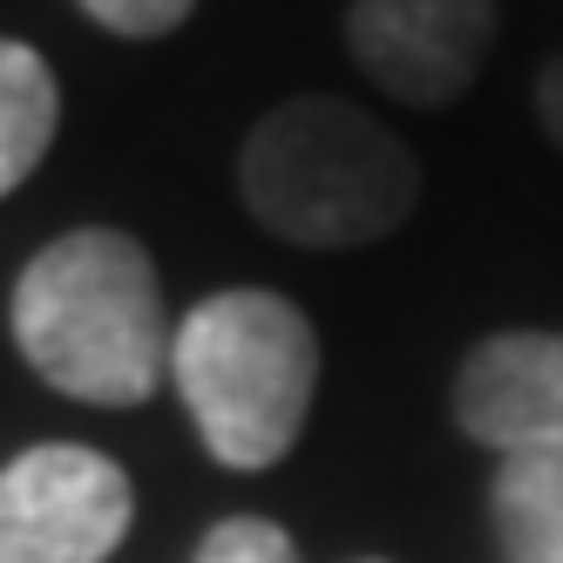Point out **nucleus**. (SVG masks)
Listing matches in <instances>:
<instances>
[{"label": "nucleus", "mask_w": 563, "mask_h": 563, "mask_svg": "<svg viewBox=\"0 0 563 563\" xmlns=\"http://www.w3.org/2000/svg\"><path fill=\"white\" fill-rule=\"evenodd\" d=\"M14 346L55 394L143 408L170 374V319L156 265L130 231L82 224L42 245L8 299Z\"/></svg>", "instance_id": "f257e3e1"}, {"label": "nucleus", "mask_w": 563, "mask_h": 563, "mask_svg": "<svg viewBox=\"0 0 563 563\" xmlns=\"http://www.w3.org/2000/svg\"><path fill=\"white\" fill-rule=\"evenodd\" d=\"M245 211L306 252H360L421 205V164L380 115L346 96H292L265 109L238 150Z\"/></svg>", "instance_id": "f03ea898"}, {"label": "nucleus", "mask_w": 563, "mask_h": 563, "mask_svg": "<svg viewBox=\"0 0 563 563\" xmlns=\"http://www.w3.org/2000/svg\"><path fill=\"white\" fill-rule=\"evenodd\" d=\"M170 380L224 468H272L306 434L319 333L286 292L231 286L170 327Z\"/></svg>", "instance_id": "7ed1b4c3"}, {"label": "nucleus", "mask_w": 563, "mask_h": 563, "mask_svg": "<svg viewBox=\"0 0 563 563\" xmlns=\"http://www.w3.org/2000/svg\"><path fill=\"white\" fill-rule=\"evenodd\" d=\"M136 489L89 441H42L0 468V563H109Z\"/></svg>", "instance_id": "20e7f679"}, {"label": "nucleus", "mask_w": 563, "mask_h": 563, "mask_svg": "<svg viewBox=\"0 0 563 563\" xmlns=\"http://www.w3.org/2000/svg\"><path fill=\"white\" fill-rule=\"evenodd\" d=\"M496 48V0H353L346 55L400 109H449Z\"/></svg>", "instance_id": "39448f33"}, {"label": "nucleus", "mask_w": 563, "mask_h": 563, "mask_svg": "<svg viewBox=\"0 0 563 563\" xmlns=\"http://www.w3.org/2000/svg\"><path fill=\"white\" fill-rule=\"evenodd\" d=\"M455 428L482 449L563 455V333H489L455 374Z\"/></svg>", "instance_id": "423d86ee"}, {"label": "nucleus", "mask_w": 563, "mask_h": 563, "mask_svg": "<svg viewBox=\"0 0 563 563\" xmlns=\"http://www.w3.org/2000/svg\"><path fill=\"white\" fill-rule=\"evenodd\" d=\"M62 130V89L55 68L42 62V48L8 42L0 34V197L21 190Z\"/></svg>", "instance_id": "0eeeda50"}, {"label": "nucleus", "mask_w": 563, "mask_h": 563, "mask_svg": "<svg viewBox=\"0 0 563 563\" xmlns=\"http://www.w3.org/2000/svg\"><path fill=\"white\" fill-rule=\"evenodd\" d=\"M503 563H563V455H509L489 482Z\"/></svg>", "instance_id": "6e6552de"}, {"label": "nucleus", "mask_w": 563, "mask_h": 563, "mask_svg": "<svg viewBox=\"0 0 563 563\" xmlns=\"http://www.w3.org/2000/svg\"><path fill=\"white\" fill-rule=\"evenodd\" d=\"M190 563H299V550L272 516H224L205 530Z\"/></svg>", "instance_id": "1a4fd4ad"}, {"label": "nucleus", "mask_w": 563, "mask_h": 563, "mask_svg": "<svg viewBox=\"0 0 563 563\" xmlns=\"http://www.w3.org/2000/svg\"><path fill=\"white\" fill-rule=\"evenodd\" d=\"M197 0H82V14L109 34H130V42H156V34H177L190 21Z\"/></svg>", "instance_id": "9d476101"}, {"label": "nucleus", "mask_w": 563, "mask_h": 563, "mask_svg": "<svg viewBox=\"0 0 563 563\" xmlns=\"http://www.w3.org/2000/svg\"><path fill=\"white\" fill-rule=\"evenodd\" d=\"M530 102H537V123H543V136L563 150V55H550V62L537 68V82H530Z\"/></svg>", "instance_id": "9b49d317"}, {"label": "nucleus", "mask_w": 563, "mask_h": 563, "mask_svg": "<svg viewBox=\"0 0 563 563\" xmlns=\"http://www.w3.org/2000/svg\"><path fill=\"white\" fill-rule=\"evenodd\" d=\"M367 563H380V556H367Z\"/></svg>", "instance_id": "f8f14e48"}]
</instances>
